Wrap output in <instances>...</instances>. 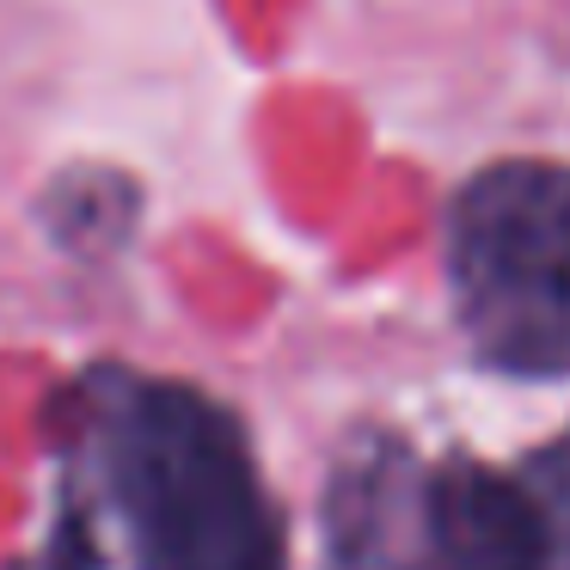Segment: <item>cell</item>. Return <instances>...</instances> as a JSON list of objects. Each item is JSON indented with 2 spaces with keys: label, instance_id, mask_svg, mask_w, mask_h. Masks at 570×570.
Here are the masks:
<instances>
[{
  "label": "cell",
  "instance_id": "obj_6",
  "mask_svg": "<svg viewBox=\"0 0 570 570\" xmlns=\"http://www.w3.org/2000/svg\"><path fill=\"white\" fill-rule=\"evenodd\" d=\"M528 484L546 509V528H552V570H570V430L533 460Z\"/></svg>",
  "mask_w": 570,
  "mask_h": 570
},
{
  "label": "cell",
  "instance_id": "obj_2",
  "mask_svg": "<svg viewBox=\"0 0 570 570\" xmlns=\"http://www.w3.org/2000/svg\"><path fill=\"white\" fill-rule=\"evenodd\" d=\"M448 283L472 356L521 381L570 374V166L497 160L448 209Z\"/></svg>",
  "mask_w": 570,
  "mask_h": 570
},
{
  "label": "cell",
  "instance_id": "obj_3",
  "mask_svg": "<svg viewBox=\"0 0 570 570\" xmlns=\"http://www.w3.org/2000/svg\"><path fill=\"white\" fill-rule=\"evenodd\" d=\"M423 472L393 435H356L337 460L325 540L332 570H435L423 521Z\"/></svg>",
  "mask_w": 570,
  "mask_h": 570
},
{
  "label": "cell",
  "instance_id": "obj_5",
  "mask_svg": "<svg viewBox=\"0 0 570 570\" xmlns=\"http://www.w3.org/2000/svg\"><path fill=\"white\" fill-rule=\"evenodd\" d=\"M43 215H50L62 246L111 252L117 239L129 234V222H136V185H129L124 173H105V166H80V173L56 178Z\"/></svg>",
  "mask_w": 570,
  "mask_h": 570
},
{
  "label": "cell",
  "instance_id": "obj_1",
  "mask_svg": "<svg viewBox=\"0 0 570 570\" xmlns=\"http://www.w3.org/2000/svg\"><path fill=\"white\" fill-rule=\"evenodd\" d=\"M99 442L141 570H283V528L234 411L185 381H99Z\"/></svg>",
  "mask_w": 570,
  "mask_h": 570
},
{
  "label": "cell",
  "instance_id": "obj_4",
  "mask_svg": "<svg viewBox=\"0 0 570 570\" xmlns=\"http://www.w3.org/2000/svg\"><path fill=\"white\" fill-rule=\"evenodd\" d=\"M435 570H552V528L528 479L448 460L423 484Z\"/></svg>",
  "mask_w": 570,
  "mask_h": 570
}]
</instances>
